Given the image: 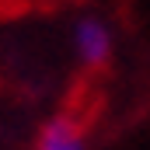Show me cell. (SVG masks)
I'll list each match as a JSON object with an SVG mask.
<instances>
[{
    "instance_id": "obj_1",
    "label": "cell",
    "mask_w": 150,
    "mask_h": 150,
    "mask_svg": "<svg viewBox=\"0 0 150 150\" xmlns=\"http://www.w3.org/2000/svg\"><path fill=\"white\" fill-rule=\"evenodd\" d=\"M70 42H74V56L80 67L87 70H98L112 59V49H115V35H112V25L98 14H80L74 21V32H70Z\"/></svg>"
},
{
    "instance_id": "obj_2",
    "label": "cell",
    "mask_w": 150,
    "mask_h": 150,
    "mask_svg": "<svg viewBox=\"0 0 150 150\" xmlns=\"http://www.w3.org/2000/svg\"><path fill=\"white\" fill-rule=\"evenodd\" d=\"M35 150H87L84 126L70 115H56L52 122H45V129L38 133Z\"/></svg>"
}]
</instances>
